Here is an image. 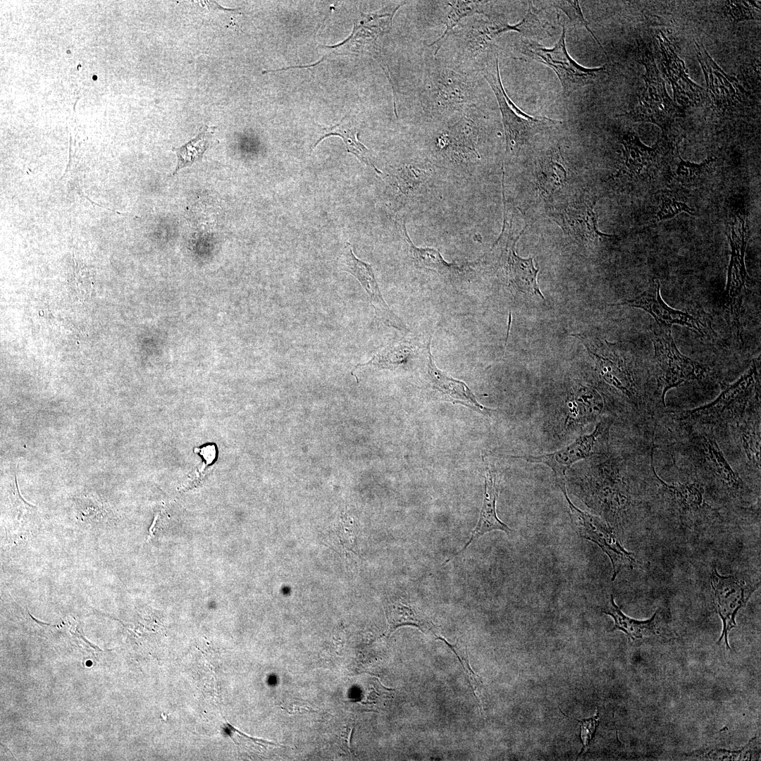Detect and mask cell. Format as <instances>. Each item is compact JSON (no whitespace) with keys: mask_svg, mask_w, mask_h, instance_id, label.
<instances>
[{"mask_svg":"<svg viewBox=\"0 0 761 761\" xmlns=\"http://www.w3.org/2000/svg\"><path fill=\"white\" fill-rule=\"evenodd\" d=\"M753 361L749 369L734 383L725 385L713 401L699 407L678 413L675 418L688 424H731L743 416L754 403H760V372Z\"/></svg>","mask_w":761,"mask_h":761,"instance_id":"1","label":"cell"},{"mask_svg":"<svg viewBox=\"0 0 761 761\" xmlns=\"http://www.w3.org/2000/svg\"><path fill=\"white\" fill-rule=\"evenodd\" d=\"M486 59L482 69L483 75L498 102L505 135V153L513 154L535 135L559 123V121L546 117L534 118L519 109L507 96L502 86L495 46L487 54Z\"/></svg>","mask_w":761,"mask_h":761,"instance_id":"2","label":"cell"},{"mask_svg":"<svg viewBox=\"0 0 761 761\" xmlns=\"http://www.w3.org/2000/svg\"><path fill=\"white\" fill-rule=\"evenodd\" d=\"M421 103L433 113L465 111L474 106V85L468 75L445 66L431 68L424 78Z\"/></svg>","mask_w":761,"mask_h":761,"instance_id":"3","label":"cell"},{"mask_svg":"<svg viewBox=\"0 0 761 761\" xmlns=\"http://www.w3.org/2000/svg\"><path fill=\"white\" fill-rule=\"evenodd\" d=\"M654 345V376L660 390L661 403L664 405L667 391L686 383L701 378L706 369L683 355L677 348L671 328L652 326Z\"/></svg>","mask_w":761,"mask_h":761,"instance_id":"4","label":"cell"},{"mask_svg":"<svg viewBox=\"0 0 761 761\" xmlns=\"http://www.w3.org/2000/svg\"><path fill=\"white\" fill-rule=\"evenodd\" d=\"M726 235L731 247V256L723 298V309L726 321L732 326L738 338L741 339V309L749 278L745 265V254L749 237L745 217L741 214L735 216L729 225Z\"/></svg>","mask_w":761,"mask_h":761,"instance_id":"5","label":"cell"},{"mask_svg":"<svg viewBox=\"0 0 761 761\" xmlns=\"http://www.w3.org/2000/svg\"><path fill=\"white\" fill-rule=\"evenodd\" d=\"M504 196V195H503ZM504 219L502 232L493 245L499 249L500 261L508 284L517 291L538 295L545 300L537 282L539 268H536L533 258H521L516 254L515 246L524 230L516 233L514 228V211L505 196Z\"/></svg>","mask_w":761,"mask_h":761,"instance_id":"6","label":"cell"},{"mask_svg":"<svg viewBox=\"0 0 761 761\" xmlns=\"http://www.w3.org/2000/svg\"><path fill=\"white\" fill-rule=\"evenodd\" d=\"M642 63L646 69L645 87L636 104L624 116L636 121L654 123L667 131L679 116V109L668 95L652 56L643 54Z\"/></svg>","mask_w":761,"mask_h":761,"instance_id":"7","label":"cell"},{"mask_svg":"<svg viewBox=\"0 0 761 761\" xmlns=\"http://www.w3.org/2000/svg\"><path fill=\"white\" fill-rule=\"evenodd\" d=\"M567 502L569 516L577 533L583 538L595 543L609 557L612 566V581L621 569H633L636 559L628 552L612 528L600 517L582 511L570 500L566 483L557 484Z\"/></svg>","mask_w":761,"mask_h":761,"instance_id":"8","label":"cell"},{"mask_svg":"<svg viewBox=\"0 0 761 761\" xmlns=\"http://www.w3.org/2000/svg\"><path fill=\"white\" fill-rule=\"evenodd\" d=\"M565 36L566 27L563 25L562 35L553 48L546 49L528 42L524 47V53L551 68L559 78L564 94L568 97L579 88L593 84L607 70L605 66L588 68L577 63L567 51Z\"/></svg>","mask_w":761,"mask_h":761,"instance_id":"9","label":"cell"},{"mask_svg":"<svg viewBox=\"0 0 761 761\" xmlns=\"http://www.w3.org/2000/svg\"><path fill=\"white\" fill-rule=\"evenodd\" d=\"M612 420L602 419L590 434L581 436L570 445L553 452L540 455L515 457L532 463H541L550 468L556 483H566V473L578 461L607 451Z\"/></svg>","mask_w":761,"mask_h":761,"instance_id":"10","label":"cell"},{"mask_svg":"<svg viewBox=\"0 0 761 761\" xmlns=\"http://www.w3.org/2000/svg\"><path fill=\"white\" fill-rule=\"evenodd\" d=\"M596 202L595 197L582 195L555 205L550 209L548 215L564 233L579 244L593 247L602 238L614 237L599 230L598 215L595 211Z\"/></svg>","mask_w":761,"mask_h":761,"instance_id":"11","label":"cell"},{"mask_svg":"<svg viewBox=\"0 0 761 761\" xmlns=\"http://www.w3.org/2000/svg\"><path fill=\"white\" fill-rule=\"evenodd\" d=\"M693 440L703 476L724 494L736 497L746 493L747 485L731 468L716 440L707 434H699Z\"/></svg>","mask_w":761,"mask_h":761,"instance_id":"12","label":"cell"},{"mask_svg":"<svg viewBox=\"0 0 761 761\" xmlns=\"http://www.w3.org/2000/svg\"><path fill=\"white\" fill-rule=\"evenodd\" d=\"M710 583L713 590V602L722 621L723 630L718 643L724 638L728 648L729 632L735 626L736 616L744 607L756 586L746 583L740 577L735 575H721L714 568L710 574Z\"/></svg>","mask_w":761,"mask_h":761,"instance_id":"13","label":"cell"},{"mask_svg":"<svg viewBox=\"0 0 761 761\" xmlns=\"http://www.w3.org/2000/svg\"><path fill=\"white\" fill-rule=\"evenodd\" d=\"M608 305L642 309L649 313L654 318L655 324L660 327L671 328L672 325L677 324L701 335L707 333V326L700 318L674 309L664 302L660 295V283L657 278H653L648 287L638 297Z\"/></svg>","mask_w":761,"mask_h":761,"instance_id":"14","label":"cell"},{"mask_svg":"<svg viewBox=\"0 0 761 761\" xmlns=\"http://www.w3.org/2000/svg\"><path fill=\"white\" fill-rule=\"evenodd\" d=\"M338 264L342 271L349 273L359 282L368 295L376 317L379 321L398 330L409 331L404 322L390 309L385 301L371 266L357 258L349 243H346Z\"/></svg>","mask_w":761,"mask_h":761,"instance_id":"15","label":"cell"},{"mask_svg":"<svg viewBox=\"0 0 761 761\" xmlns=\"http://www.w3.org/2000/svg\"><path fill=\"white\" fill-rule=\"evenodd\" d=\"M623 162L612 175L614 180L629 184L652 180L658 170L657 147H648L631 131L621 137Z\"/></svg>","mask_w":761,"mask_h":761,"instance_id":"16","label":"cell"},{"mask_svg":"<svg viewBox=\"0 0 761 761\" xmlns=\"http://www.w3.org/2000/svg\"><path fill=\"white\" fill-rule=\"evenodd\" d=\"M508 31H515L514 25L509 24L501 16L490 13L463 26L455 33L462 58L471 60L482 53L488 54L495 46L493 40Z\"/></svg>","mask_w":761,"mask_h":761,"instance_id":"17","label":"cell"},{"mask_svg":"<svg viewBox=\"0 0 761 761\" xmlns=\"http://www.w3.org/2000/svg\"><path fill=\"white\" fill-rule=\"evenodd\" d=\"M659 40L663 75L672 85L674 98L682 104H691L703 99L705 89L692 82L685 72L683 62L676 56L672 44L662 31L656 33Z\"/></svg>","mask_w":761,"mask_h":761,"instance_id":"18","label":"cell"},{"mask_svg":"<svg viewBox=\"0 0 761 761\" xmlns=\"http://www.w3.org/2000/svg\"><path fill=\"white\" fill-rule=\"evenodd\" d=\"M431 340L430 338L423 347V372L431 387L454 402L471 407L483 414H489L491 409L477 401L464 382L448 376L437 367L431 350Z\"/></svg>","mask_w":761,"mask_h":761,"instance_id":"19","label":"cell"},{"mask_svg":"<svg viewBox=\"0 0 761 761\" xmlns=\"http://www.w3.org/2000/svg\"><path fill=\"white\" fill-rule=\"evenodd\" d=\"M653 450L650 452V469L660 494L668 505L681 515H694L709 507L705 502L702 488L696 483H668L657 474L653 464Z\"/></svg>","mask_w":761,"mask_h":761,"instance_id":"20","label":"cell"},{"mask_svg":"<svg viewBox=\"0 0 761 761\" xmlns=\"http://www.w3.org/2000/svg\"><path fill=\"white\" fill-rule=\"evenodd\" d=\"M499 481L497 473L491 466L488 465L484 476L483 504L478 522L463 548L446 560L445 563L463 552L471 543L488 532L499 530L509 535L512 531L497 515L496 501L499 492Z\"/></svg>","mask_w":761,"mask_h":761,"instance_id":"21","label":"cell"},{"mask_svg":"<svg viewBox=\"0 0 761 761\" xmlns=\"http://www.w3.org/2000/svg\"><path fill=\"white\" fill-rule=\"evenodd\" d=\"M697 49V57L703 70L707 84V92L710 93L713 103L719 107L727 108L731 106L738 99L739 92L734 87L738 86V82L735 78L729 77L717 66L703 48V59L699 47L695 42Z\"/></svg>","mask_w":761,"mask_h":761,"instance_id":"22","label":"cell"},{"mask_svg":"<svg viewBox=\"0 0 761 761\" xmlns=\"http://www.w3.org/2000/svg\"><path fill=\"white\" fill-rule=\"evenodd\" d=\"M538 192L549 198L567 182L568 171L559 149H555L540 157L534 172Z\"/></svg>","mask_w":761,"mask_h":761,"instance_id":"23","label":"cell"},{"mask_svg":"<svg viewBox=\"0 0 761 761\" xmlns=\"http://www.w3.org/2000/svg\"><path fill=\"white\" fill-rule=\"evenodd\" d=\"M419 354V348L411 340L404 338L388 344L373 355L367 362L357 364L354 370L361 367L388 370L406 369L408 364Z\"/></svg>","mask_w":761,"mask_h":761,"instance_id":"24","label":"cell"},{"mask_svg":"<svg viewBox=\"0 0 761 761\" xmlns=\"http://www.w3.org/2000/svg\"><path fill=\"white\" fill-rule=\"evenodd\" d=\"M760 412H747L740 419L730 424L748 463L760 471Z\"/></svg>","mask_w":761,"mask_h":761,"instance_id":"25","label":"cell"},{"mask_svg":"<svg viewBox=\"0 0 761 761\" xmlns=\"http://www.w3.org/2000/svg\"><path fill=\"white\" fill-rule=\"evenodd\" d=\"M385 611L388 624V636L399 627L412 626L423 633L431 632L436 638L438 636L433 631L435 626L431 620L415 605L395 600L388 602Z\"/></svg>","mask_w":761,"mask_h":761,"instance_id":"26","label":"cell"},{"mask_svg":"<svg viewBox=\"0 0 761 761\" xmlns=\"http://www.w3.org/2000/svg\"><path fill=\"white\" fill-rule=\"evenodd\" d=\"M406 229L404 221V237L408 245L411 258L417 268L433 271L450 279L457 278L464 271L463 266L446 261L437 249L416 247L409 238Z\"/></svg>","mask_w":761,"mask_h":761,"instance_id":"27","label":"cell"},{"mask_svg":"<svg viewBox=\"0 0 761 761\" xmlns=\"http://www.w3.org/2000/svg\"><path fill=\"white\" fill-rule=\"evenodd\" d=\"M602 612L612 617L614 625L612 631H623L629 640L649 638L657 634V612L648 619L640 621L625 615L614 602L612 595Z\"/></svg>","mask_w":761,"mask_h":761,"instance_id":"28","label":"cell"},{"mask_svg":"<svg viewBox=\"0 0 761 761\" xmlns=\"http://www.w3.org/2000/svg\"><path fill=\"white\" fill-rule=\"evenodd\" d=\"M488 1H446L445 3L449 6L443 22L445 29L443 35L435 40L429 47H435V54H437L440 47L444 44L454 27L459 23L461 20L466 17L475 14L482 15L488 13L485 9V5Z\"/></svg>","mask_w":761,"mask_h":761,"instance_id":"29","label":"cell"},{"mask_svg":"<svg viewBox=\"0 0 761 761\" xmlns=\"http://www.w3.org/2000/svg\"><path fill=\"white\" fill-rule=\"evenodd\" d=\"M598 360L600 373L606 382L631 400H636L638 397L634 381L622 363L599 357Z\"/></svg>","mask_w":761,"mask_h":761,"instance_id":"30","label":"cell"},{"mask_svg":"<svg viewBox=\"0 0 761 761\" xmlns=\"http://www.w3.org/2000/svg\"><path fill=\"white\" fill-rule=\"evenodd\" d=\"M330 135H338L342 138L349 153L356 156L361 162L372 167L376 172L380 171L369 159V151L357 139L358 132L355 127L350 126L349 121H342L331 128H323L314 147L324 138Z\"/></svg>","mask_w":761,"mask_h":761,"instance_id":"31","label":"cell"},{"mask_svg":"<svg viewBox=\"0 0 761 761\" xmlns=\"http://www.w3.org/2000/svg\"><path fill=\"white\" fill-rule=\"evenodd\" d=\"M212 134L211 128H205L195 137L182 147L174 149L178 159L174 173L202 159L211 142Z\"/></svg>","mask_w":761,"mask_h":761,"instance_id":"32","label":"cell"},{"mask_svg":"<svg viewBox=\"0 0 761 761\" xmlns=\"http://www.w3.org/2000/svg\"><path fill=\"white\" fill-rule=\"evenodd\" d=\"M679 163L676 168L672 172L673 181L685 186L695 185L702 180L709 171L716 158L708 157L703 163L696 164L683 161L679 154Z\"/></svg>","mask_w":761,"mask_h":761,"instance_id":"33","label":"cell"},{"mask_svg":"<svg viewBox=\"0 0 761 761\" xmlns=\"http://www.w3.org/2000/svg\"><path fill=\"white\" fill-rule=\"evenodd\" d=\"M438 638L444 641L457 656L462 665L463 666V669L466 673V675L469 679V683L474 692L475 697L480 703L481 707H482L481 701L483 697V686L478 676L474 673V672L470 667L466 650H464L462 647L457 645H450L445 639L441 638L440 636H438Z\"/></svg>","mask_w":761,"mask_h":761,"instance_id":"34","label":"cell"},{"mask_svg":"<svg viewBox=\"0 0 761 761\" xmlns=\"http://www.w3.org/2000/svg\"><path fill=\"white\" fill-rule=\"evenodd\" d=\"M552 6L557 9H560L566 14L570 26H580L585 27L596 41L598 44L605 51L600 42L588 27L581 12L579 1H552Z\"/></svg>","mask_w":761,"mask_h":761,"instance_id":"35","label":"cell"},{"mask_svg":"<svg viewBox=\"0 0 761 761\" xmlns=\"http://www.w3.org/2000/svg\"><path fill=\"white\" fill-rule=\"evenodd\" d=\"M681 211L693 214V210L685 203L666 195H662L659 198L656 218L658 221L671 218Z\"/></svg>","mask_w":761,"mask_h":761,"instance_id":"36","label":"cell"},{"mask_svg":"<svg viewBox=\"0 0 761 761\" xmlns=\"http://www.w3.org/2000/svg\"><path fill=\"white\" fill-rule=\"evenodd\" d=\"M750 4L748 3V1H727L725 2L724 12L736 23L745 20L753 19Z\"/></svg>","mask_w":761,"mask_h":761,"instance_id":"37","label":"cell"},{"mask_svg":"<svg viewBox=\"0 0 761 761\" xmlns=\"http://www.w3.org/2000/svg\"><path fill=\"white\" fill-rule=\"evenodd\" d=\"M528 5L526 15L521 21L514 24L515 31L525 37L531 35L539 25L536 8L533 7V4L529 3Z\"/></svg>","mask_w":761,"mask_h":761,"instance_id":"38","label":"cell"},{"mask_svg":"<svg viewBox=\"0 0 761 761\" xmlns=\"http://www.w3.org/2000/svg\"><path fill=\"white\" fill-rule=\"evenodd\" d=\"M598 711L596 714L589 719L578 720L581 724V737L583 742V748L578 757L584 753L588 748L589 745L594 737L599 720Z\"/></svg>","mask_w":761,"mask_h":761,"instance_id":"39","label":"cell"},{"mask_svg":"<svg viewBox=\"0 0 761 761\" xmlns=\"http://www.w3.org/2000/svg\"><path fill=\"white\" fill-rule=\"evenodd\" d=\"M200 454L204 456L208 463H211L215 457L216 452L214 446H207L202 448Z\"/></svg>","mask_w":761,"mask_h":761,"instance_id":"40","label":"cell"}]
</instances>
